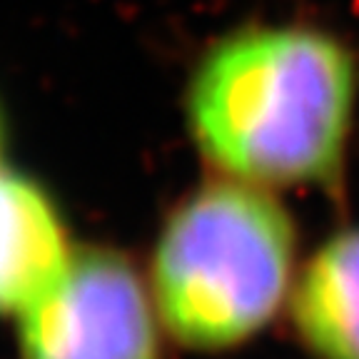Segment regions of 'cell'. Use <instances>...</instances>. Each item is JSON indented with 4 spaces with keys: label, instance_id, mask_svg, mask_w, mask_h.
Wrapping results in <instances>:
<instances>
[{
    "label": "cell",
    "instance_id": "cell-1",
    "mask_svg": "<svg viewBox=\"0 0 359 359\" xmlns=\"http://www.w3.org/2000/svg\"><path fill=\"white\" fill-rule=\"evenodd\" d=\"M349 48L304 25H255L215 43L192 73L187 125L224 177L259 187L339 177L357 102Z\"/></svg>",
    "mask_w": 359,
    "mask_h": 359
},
{
    "label": "cell",
    "instance_id": "cell-2",
    "mask_svg": "<svg viewBox=\"0 0 359 359\" xmlns=\"http://www.w3.org/2000/svg\"><path fill=\"white\" fill-rule=\"evenodd\" d=\"M297 280V230L269 187L224 177L165 219L150 259L152 299L175 342L222 354L259 337Z\"/></svg>",
    "mask_w": 359,
    "mask_h": 359
},
{
    "label": "cell",
    "instance_id": "cell-3",
    "mask_svg": "<svg viewBox=\"0 0 359 359\" xmlns=\"http://www.w3.org/2000/svg\"><path fill=\"white\" fill-rule=\"evenodd\" d=\"M163 332L140 269L112 247H83L20 314V357L165 359Z\"/></svg>",
    "mask_w": 359,
    "mask_h": 359
},
{
    "label": "cell",
    "instance_id": "cell-4",
    "mask_svg": "<svg viewBox=\"0 0 359 359\" xmlns=\"http://www.w3.org/2000/svg\"><path fill=\"white\" fill-rule=\"evenodd\" d=\"M73 247L55 202L0 165V317H20L55 285Z\"/></svg>",
    "mask_w": 359,
    "mask_h": 359
},
{
    "label": "cell",
    "instance_id": "cell-5",
    "mask_svg": "<svg viewBox=\"0 0 359 359\" xmlns=\"http://www.w3.org/2000/svg\"><path fill=\"white\" fill-rule=\"evenodd\" d=\"M287 307L312 359H359V227L332 235L299 267Z\"/></svg>",
    "mask_w": 359,
    "mask_h": 359
},
{
    "label": "cell",
    "instance_id": "cell-6",
    "mask_svg": "<svg viewBox=\"0 0 359 359\" xmlns=\"http://www.w3.org/2000/svg\"><path fill=\"white\" fill-rule=\"evenodd\" d=\"M0 145H3V133H0Z\"/></svg>",
    "mask_w": 359,
    "mask_h": 359
}]
</instances>
